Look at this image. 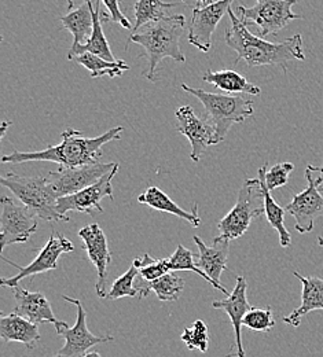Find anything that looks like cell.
<instances>
[{"label":"cell","instance_id":"obj_5","mask_svg":"<svg viewBox=\"0 0 323 357\" xmlns=\"http://www.w3.org/2000/svg\"><path fill=\"white\" fill-rule=\"evenodd\" d=\"M0 183L7 187L22 204H25L38 218L46 222H68V215L58 212V197L51 188L47 176L25 178L13 172L0 178Z\"/></svg>","mask_w":323,"mask_h":357},{"label":"cell","instance_id":"obj_8","mask_svg":"<svg viewBox=\"0 0 323 357\" xmlns=\"http://www.w3.org/2000/svg\"><path fill=\"white\" fill-rule=\"evenodd\" d=\"M36 215L25 205L13 198H1L0 219V250L17 243H27L38 229Z\"/></svg>","mask_w":323,"mask_h":357},{"label":"cell","instance_id":"obj_19","mask_svg":"<svg viewBox=\"0 0 323 357\" xmlns=\"http://www.w3.org/2000/svg\"><path fill=\"white\" fill-rule=\"evenodd\" d=\"M15 297V310L14 312L29 319L35 324L51 323L57 327L62 326L63 321H59L52 312L51 304L48 303L46 296L42 293L29 291L20 284L13 287Z\"/></svg>","mask_w":323,"mask_h":357},{"label":"cell","instance_id":"obj_37","mask_svg":"<svg viewBox=\"0 0 323 357\" xmlns=\"http://www.w3.org/2000/svg\"><path fill=\"white\" fill-rule=\"evenodd\" d=\"M195 1H197V7H204L206 4L213 3V0H195Z\"/></svg>","mask_w":323,"mask_h":357},{"label":"cell","instance_id":"obj_38","mask_svg":"<svg viewBox=\"0 0 323 357\" xmlns=\"http://www.w3.org/2000/svg\"><path fill=\"white\" fill-rule=\"evenodd\" d=\"M84 357H102L98 352H89V354H86V356Z\"/></svg>","mask_w":323,"mask_h":357},{"label":"cell","instance_id":"obj_34","mask_svg":"<svg viewBox=\"0 0 323 357\" xmlns=\"http://www.w3.org/2000/svg\"><path fill=\"white\" fill-rule=\"evenodd\" d=\"M293 169H294V165L292 162H280V164L274 165L270 171H267L266 172V183H267V187L270 188V191L286 185Z\"/></svg>","mask_w":323,"mask_h":357},{"label":"cell","instance_id":"obj_24","mask_svg":"<svg viewBox=\"0 0 323 357\" xmlns=\"http://www.w3.org/2000/svg\"><path fill=\"white\" fill-rule=\"evenodd\" d=\"M137 287L138 298H146L151 291H154L160 301H178L181 293L185 289V280L172 272H168L151 282H147L139 276Z\"/></svg>","mask_w":323,"mask_h":357},{"label":"cell","instance_id":"obj_9","mask_svg":"<svg viewBox=\"0 0 323 357\" xmlns=\"http://www.w3.org/2000/svg\"><path fill=\"white\" fill-rule=\"evenodd\" d=\"M66 303L76 305L77 316L73 327H69L66 323L57 327L55 331L58 335L65 338V345L59 349V352L54 357H84L89 354V349L93 345L110 342L114 340L112 335H93L87 327V313L83 308L80 300H75L70 297H62Z\"/></svg>","mask_w":323,"mask_h":357},{"label":"cell","instance_id":"obj_15","mask_svg":"<svg viewBox=\"0 0 323 357\" xmlns=\"http://www.w3.org/2000/svg\"><path fill=\"white\" fill-rule=\"evenodd\" d=\"M176 131L185 135L191 144L190 158L198 162L205 150L215 144V128L208 119L198 117L191 106H182L175 112Z\"/></svg>","mask_w":323,"mask_h":357},{"label":"cell","instance_id":"obj_35","mask_svg":"<svg viewBox=\"0 0 323 357\" xmlns=\"http://www.w3.org/2000/svg\"><path fill=\"white\" fill-rule=\"evenodd\" d=\"M106 10H107V21L110 22H114V24H119L121 25L123 28L126 29H133V24L130 22V20L123 14L121 8H120V4H119V0H100Z\"/></svg>","mask_w":323,"mask_h":357},{"label":"cell","instance_id":"obj_36","mask_svg":"<svg viewBox=\"0 0 323 357\" xmlns=\"http://www.w3.org/2000/svg\"><path fill=\"white\" fill-rule=\"evenodd\" d=\"M308 168L313 171L314 176L317 178V183L320 187H323V164L321 167H313V165H308Z\"/></svg>","mask_w":323,"mask_h":357},{"label":"cell","instance_id":"obj_21","mask_svg":"<svg viewBox=\"0 0 323 357\" xmlns=\"http://www.w3.org/2000/svg\"><path fill=\"white\" fill-rule=\"evenodd\" d=\"M293 275L301 282L303 293H301V305L296 308L287 316H283L282 320L286 324L293 327H299L301 323V317L313 311H323V279L317 276H303L297 271Z\"/></svg>","mask_w":323,"mask_h":357},{"label":"cell","instance_id":"obj_20","mask_svg":"<svg viewBox=\"0 0 323 357\" xmlns=\"http://www.w3.org/2000/svg\"><path fill=\"white\" fill-rule=\"evenodd\" d=\"M0 337L4 342H20L28 349H33L40 340L39 324H35L18 313H1Z\"/></svg>","mask_w":323,"mask_h":357},{"label":"cell","instance_id":"obj_10","mask_svg":"<svg viewBox=\"0 0 323 357\" xmlns=\"http://www.w3.org/2000/svg\"><path fill=\"white\" fill-rule=\"evenodd\" d=\"M73 250H75L73 243L68 238H65L62 234H59L58 231L52 229V232H51V235L48 238V242L38 252L36 259L31 264H28L25 267H20L18 264L11 263L7 259H3L8 264H13V267L17 268L20 272L17 275L11 276L10 279L1 278V287H11L13 289L17 284H20L22 279L33 278L35 275L45 273V272H48V271L57 269L59 257L62 255L70 253Z\"/></svg>","mask_w":323,"mask_h":357},{"label":"cell","instance_id":"obj_17","mask_svg":"<svg viewBox=\"0 0 323 357\" xmlns=\"http://www.w3.org/2000/svg\"><path fill=\"white\" fill-rule=\"evenodd\" d=\"M246 289H248V284H246L245 278L242 275H238L236 280H235L234 290L231 291L230 296H227V298H225V300L213 301V304H212V307L215 310H222L229 314L231 324L234 327L235 344L231 345L230 354L227 355V357L246 356L243 345H242V337H241L243 317L252 308L246 298Z\"/></svg>","mask_w":323,"mask_h":357},{"label":"cell","instance_id":"obj_2","mask_svg":"<svg viewBox=\"0 0 323 357\" xmlns=\"http://www.w3.org/2000/svg\"><path fill=\"white\" fill-rule=\"evenodd\" d=\"M121 132L123 127H116L100 136L86 137L82 131L68 128L62 132V142L59 144L48 146L40 151H13L11 154L3 155L1 162L24 164L31 161H48L66 168L96 164L102 158V147L106 143L120 140Z\"/></svg>","mask_w":323,"mask_h":357},{"label":"cell","instance_id":"obj_14","mask_svg":"<svg viewBox=\"0 0 323 357\" xmlns=\"http://www.w3.org/2000/svg\"><path fill=\"white\" fill-rule=\"evenodd\" d=\"M232 1L216 0L204 7H195L188 25V43L202 52H208L212 48V36L220 20L225 14H229Z\"/></svg>","mask_w":323,"mask_h":357},{"label":"cell","instance_id":"obj_4","mask_svg":"<svg viewBox=\"0 0 323 357\" xmlns=\"http://www.w3.org/2000/svg\"><path fill=\"white\" fill-rule=\"evenodd\" d=\"M182 89L204 105L206 119L215 128V144L226 139L234 124L243 123L253 116V102L242 95L212 93L201 89H191L187 84H182Z\"/></svg>","mask_w":323,"mask_h":357},{"label":"cell","instance_id":"obj_29","mask_svg":"<svg viewBox=\"0 0 323 357\" xmlns=\"http://www.w3.org/2000/svg\"><path fill=\"white\" fill-rule=\"evenodd\" d=\"M139 276V268L133 263L130 269L119 276L113 284L110 291L106 294V298L109 300H119L124 297H138L139 291L137 287V278Z\"/></svg>","mask_w":323,"mask_h":357},{"label":"cell","instance_id":"obj_26","mask_svg":"<svg viewBox=\"0 0 323 357\" xmlns=\"http://www.w3.org/2000/svg\"><path fill=\"white\" fill-rule=\"evenodd\" d=\"M202 80L205 83L212 84L213 87L229 92V93H248V95H259L262 92V89L252 84L250 82L246 80L242 75L234 72V70H219V72H212L208 70Z\"/></svg>","mask_w":323,"mask_h":357},{"label":"cell","instance_id":"obj_6","mask_svg":"<svg viewBox=\"0 0 323 357\" xmlns=\"http://www.w3.org/2000/svg\"><path fill=\"white\" fill-rule=\"evenodd\" d=\"M266 213L264 191L260 178H246L239 190L236 204L218 223L222 238L234 241L241 238L250 223Z\"/></svg>","mask_w":323,"mask_h":357},{"label":"cell","instance_id":"obj_27","mask_svg":"<svg viewBox=\"0 0 323 357\" xmlns=\"http://www.w3.org/2000/svg\"><path fill=\"white\" fill-rule=\"evenodd\" d=\"M76 61L83 68L90 70L93 79H98L102 76H109L110 79H114L121 76L124 72L130 70L128 63L124 61H107L93 52H84L80 56H77Z\"/></svg>","mask_w":323,"mask_h":357},{"label":"cell","instance_id":"obj_22","mask_svg":"<svg viewBox=\"0 0 323 357\" xmlns=\"http://www.w3.org/2000/svg\"><path fill=\"white\" fill-rule=\"evenodd\" d=\"M138 202L139 204H143V205H147V206L153 208L154 211H160V212L175 215L176 218L186 220L187 223L191 224L195 228L201 224V218L197 213V209H198L197 204L194 205L191 212H187L183 208L176 205L164 191H161L156 185L149 187L143 194H140L138 197Z\"/></svg>","mask_w":323,"mask_h":357},{"label":"cell","instance_id":"obj_13","mask_svg":"<svg viewBox=\"0 0 323 357\" xmlns=\"http://www.w3.org/2000/svg\"><path fill=\"white\" fill-rule=\"evenodd\" d=\"M117 172H119V164H116L110 172H107L96 183H93V185H90L82 191H77L75 194L58 198V202H57L58 212L62 215H66L68 212H82V213L93 215V211L103 213L100 201L107 197L112 201L114 199L112 181L117 175Z\"/></svg>","mask_w":323,"mask_h":357},{"label":"cell","instance_id":"obj_25","mask_svg":"<svg viewBox=\"0 0 323 357\" xmlns=\"http://www.w3.org/2000/svg\"><path fill=\"white\" fill-rule=\"evenodd\" d=\"M267 162L259 169V178L264 191V209H266V216L267 222L276 229L279 235V245L282 248H289L292 245V236L290 232L287 231L285 225V208H282L277 201L271 197L270 188L267 187L266 183V172H267Z\"/></svg>","mask_w":323,"mask_h":357},{"label":"cell","instance_id":"obj_12","mask_svg":"<svg viewBox=\"0 0 323 357\" xmlns=\"http://www.w3.org/2000/svg\"><path fill=\"white\" fill-rule=\"evenodd\" d=\"M306 178L308 185L300 194H296L285 211L296 220L294 228L300 234H307L314 229L315 220L323 213V195L313 171L307 167Z\"/></svg>","mask_w":323,"mask_h":357},{"label":"cell","instance_id":"obj_33","mask_svg":"<svg viewBox=\"0 0 323 357\" xmlns=\"http://www.w3.org/2000/svg\"><path fill=\"white\" fill-rule=\"evenodd\" d=\"M242 326L253 330V331H262L269 333L276 327V320L273 316L271 307L266 308H250L249 312L245 314Z\"/></svg>","mask_w":323,"mask_h":357},{"label":"cell","instance_id":"obj_28","mask_svg":"<svg viewBox=\"0 0 323 357\" xmlns=\"http://www.w3.org/2000/svg\"><path fill=\"white\" fill-rule=\"evenodd\" d=\"M174 7H176V3H167L163 0H138L134 6L135 25L133 28V33L138 32L147 24L165 18L168 10Z\"/></svg>","mask_w":323,"mask_h":357},{"label":"cell","instance_id":"obj_11","mask_svg":"<svg viewBox=\"0 0 323 357\" xmlns=\"http://www.w3.org/2000/svg\"><path fill=\"white\" fill-rule=\"evenodd\" d=\"M113 164H89V165H82V167H59L57 171H51L47 175V180L54 190L55 195L58 198L75 194L77 191H82L93 183H96L102 176H105L107 172H110L114 165Z\"/></svg>","mask_w":323,"mask_h":357},{"label":"cell","instance_id":"obj_18","mask_svg":"<svg viewBox=\"0 0 323 357\" xmlns=\"http://www.w3.org/2000/svg\"><path fill=\"white\" fill-rule=\"evenodd\" d=\"M193 241L198 246L197 266L213 280L215 289L220 290L226 297L230 296V293L220 283V276L223 271L227 269V257L230 252L231 241L222 236H216L213 239L212 246H206L205 242L197 235L193 236Z\"/></svg>","mask_w":323,"mask_h":357},{"label":"cell","instance_id":"obj_41","mask_svg":"<svg viewBox=\"0 0 323 357\" xmlns=\"http://www.w3.org/2000/svg\"><path fill=\"white\" fill-rule=\"evenodd\" d=\"M320 190H321V191H323V187H320Z\"/></svg>","mask_w":323,"mask_h":357},{"label":"cell","instance_id":"obj_31","mask_svg":"<svg viewBox=\"0 0 323 357\" xmlns=\"http://www.w3.org/2000/svg\"><path fill=\"white\" fill-rule=\"evenodd\" d=\"M134 264L139 268V276L147 282L156 280L163 275L172 272L168 259H153L149 253H144L142 259H135Z\"/></svg>","mask_w":323,"mask_h":357},{"label":"cell","instance_id":"obj_16","mask_svg":"<svg viewBox=\"0 0 323 357\" xmlns=\"http://www.w3.org/2000/svg\"><path fill=\"white\" fill-rule=\"evenodd\" d=\"M79 236L84 242L87 256L93 267L96 268V294L100 298H106V283H107V268L112 263V255L105 232L96 223L90 224L79 231Z\"/></svg>","mask_w":323,"mask_h":357},{"label":"cell","instance_id":"obj_7","mask_svg":"<svg viewBox=\"0 0 323 357\" xmlns=\"http://www.w3.org/2000/svg\"><path fill=\"white\" fill-rule=\"evenodd\" d=\"M299 0H256L253 7L238 6L236 14L246 25H256L262 38L276 36L292 21L301 17L292 11Z\"/></svg>","mask_w":323,"mask_h":357},{"label":"cell","instance_id":"obj_3","mask_svg":"<svg viewBox=\"0 0 323 357\" xmlns=\"http://www.w3.org/2000/svg\"><path fill=\"white\" fill-rule=\"evenodd\" d=\"M185 25V15H170L144 25L130 36L128 43L140 45L144 50L149 61V69L144 75L150 82L156 80V69L163 59L171 58L176 62H186L185 54L181 50V36Z\"/></svg>","mask_w":323,"mask_h":357},{"label":"cell","instance_id":"obj_1","mask_svg":"<svg viewBox=\"0 0 323 357\" xmlns=\"http://www.w3.org/2000/svg\"><path fill=\"white\" fill-rule=\"evenodd\" d=\"M229 17L231 26L226 28L225 40L236 52L235 63L243 59L249 68L278 65L286 72L289 62L306 59L301 35L297 33L283 42L271 43L255 36L232 8L229 10Z\"/></svg>","mask_w":323,"mask_h":357},{"label":"cell","instance_id":"obj_40","mask_svg":"<svg viewBox=\"0 0 323 357\" xmlns=\"http://www.w3.org/2000/svg\"><path fill=\"white\" fill-rule=\"evenodd\" d=\"M318 245H320V246H323V238H322V236H320V238H318Z\"/></svg>","mask_w":323,"mask_h":357},{"label":"cell","instance_id":"obj_30","mask_svg":"<svg viewBox=\"0 0 323 357\" xmlns=\"http://www.w3.org/2000/svg\"><path fill=\"white\" fill-rule=\"evenodd\" d=\"M209 338V328L201 319H197L190 327H186L181 335V340L188 351H200L202 354L208 351Z\"/></svg>","mask_w":323,"mask_h":357},{"label":"cell","instance_id":"obj_39","mask_svg":"<svg viewBox=\"0 0 323 357\" xmlns=\"http://www.w3.org/2000/svg\"><path fill=\"white\" fill-rule=\"evenodd\" d=\"M66 3H68V10L70 11L73 8V0H66Z\"/></svg>","mask_w":323,"mask_h":357},{"label":"cell","instance_id":"obj_23","mask_svg":"<svg viewBox=\"0 0 323 357\" xmlns=\"http://www.w3.org/2000/svg\"><path fill=\"white\" fill-rule=\"evenodd\" d=\"M95 0H84L75 11L61 17L62 26L68 29L73 36V47L84 45L93 32V7Z\"/></svg>","mask_w":323,"mask_h":357},{"label":"cell","instance_id":"obj_32","mask_svg":"<svg viewBox=\"0 0 323 357\" xmlns=\"http://www.w3.org/2000/svg\"><path fill=\"white\" fill-rule=\"evenodd\" d=\"M194 257H195V255L191 250L186 249L183 245H178L175 253L171 257H168L170 268H171V271H193L198 276L208 280L215 287L213 280L204 271H201V268L197 266V263L194 261Z\"/></svg>","mask_w":323,"mask_h":357}]
</instances>
